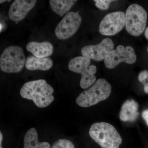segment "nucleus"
I'll list each match as a JSON object with an SVG mask.
<instances>
[{"instance_id":"nucleus-1","label":"nucleus","mask_w":148,"mask_h":148,"mask_svg":"<svg viewBox=\"0 0 148 148\" xmlns=\"http://www.w3.org/2000/svg\"><path fill=\"white\" fill-rule=\"evenodd\" d=\"M53 88L44 79L28 82L24 84L20 90L22 98L34 101L39 108H44L50 105L54 100Z\"/></svg>"},{"instance_id":"nucleus-2","label":"nucleus","mask_w":148,"mask_h":148,"mask_svg":"<svg viewBox=\"0 0 148 148\" xmlns=\"http://www.w3.org/2000/svg\"><path fill=\"white\" fill-rule=\"evenodd\" d=\"M89 134L102 148H120L122 143V138L115 127L105 122L93 123Z\"/></svg>"},{"instance_id":"nucleus-3","label":"nucleus","mask_w":148,"mask_h":148,"mask_svg":"<svg viewBox=\"0 0 148 148\" xmlns=\"http://www.w3.org/2000/svg\"><path fill=\"white\" fill-rule=\"evenodd\" d=\"M112 86L106 79H99L91 87L83 91L76 102L80 107L88 108L106 100L111 94Z\"/></svg>"},{"instance_id":"nucleus-4","label":"nucleus","mask_w":148,"mask_h":148,"mask_svg":"<svg viewBox=\"0 0 148 148\" xmlns=\"http://www.w3.org/2000/svg\"><path fill=\"white\" fill-rule=\"evenodd\" d=\"M147 13L143 7L133 4L128 7L125 14V27L130 34L137 37L145 30Z\"/></svg>"},{"instance_id":"nucleus-5","label":"nucleus","mask_w":148,"mask_h":148,"mask_svg":"<svg viewBox=\"0 0 148 148\" xmlns=\"http://www.w3.org/2000/svg\"><path fill=\"white\" fill-rule=\"evenodd\" d=\"M26 58L23 49L17 46L6 48L0 57V68L6 73H18L24 68Z\"/></svg>"},{"instance_id":"nucleus-6","label":"nucleus","mask_w":148,"mask_h":148,"mask_svg":"<svg viewBox=\"0 0 148 148\" xmlns=\"http://www.w3.org/2000/svg\"><path fill=\"white\" fill-rule=\"evenodd\" d=\"M90 60L85 56H78L72 58L69 61L68 68L70 71L81 74L80 85L83 89H86L94 84L96 77L97 67L90 65Z\"/></svg>"},{"instance_id":"nucleus-7","label":"nucleus","mask_w":148,"mask_h":148,"mask_svg":"<svg viewBox=\"0 0 148 148\" xmlns=\"http://www.w3.org/2000/svg\"><path fill=\"white\" fill-rule=\"evenodd\" d=\"M82 21L79 12H68L58 23L55 30L56 37L60 40H66L72 36L78 30Z\"/></svg>"},{"instance_id":"nucleus-8","label":"nucleus","mask_w":148,"mask_h":148,"mask_svg":"<svg viewBox=\"0 0 148 148\" xmlns=\"http://www.w3.org/2000/svg\"><path fill=\"white\" fill-rule=\"evenodd\" d=\"M137 60L135 50L131 46L125 47L119 45L116 49H113L104 59V63L108 69H112L116 67L120 63L134 64Z\"/></svg>"},{"instance_id":"nucleus-9","label":"nucleus","mask_w":148,"mask_h":148,"mask_svg":"<svg viewBox=\"0 0 148 148\" xmlns=\"http://www.w3.org/2000/svg\"><path fill=\"white\" fill-rule=\"evenodd\" d=\"M125 25V14L122 11L115 12L104 16L100 23L99 31L104 36H114L120 32Z\"/></svg>"},{"instance_id":"nucleus-10","label":"nucleus","mask_w":148,"mask_h":148,"mask_svg":"<svg viewBox=\"0 0 148 148\" xmlns=\"http://www.w3.org/2000/svg\"><path fill=\"white\" fill-rule=\"evenodd\" d=\"M113 42L110 38L104 39L96 45H86L81 49L82 56L95 61L104 60L107 55L113 49Z\"/></svg>"},{"instance_id":"nucleus-11","label":"nucleus","mask_w":148,"mask_h":148,"mask_svg":"<svg viewBox=\"0 0 148 148\" xmlns=\"http://www.w3.org/2000/svg\"><path fill=\"white\" fill-rule=\"evenodd\" d=\"M36 2L35 0H15L9 10L10 18L14 21H21L35 6Z\"/></svg>"},{"instance_id":"nucleus-12","label":"nucleus","mask_w":148,"mask_h":148,"mask_svg":"<svg viewBox=\"0 0 148 148\" xmlns=\"http://www.w3.org/2000/svg\"><path fill=\"white\" fill-rule=\"evenodd\" d=\"M26 47L28 51L38 58L48 57L52 54L53 51V45L48 42H31L27 44Z\"/></svg>"},{"instance_id":"nucleus-13","label":"nucleus","mask_w":148,"mask_h":148,"mask_svg":"<svg viewBox=\"0 0 148 148\" xmlns=\"http://www.w3.org/2000/svg\"><path fill=\"white\" fill-rule=\"evenodd\" d=\"M139 106L138 103L133 99L127 100L121 106L119 118L124 122L135 121L139 116Z\"/></svg>"},{"instance_id":"nucleus-14","label":"nucleus","mask_w":148,"mask_h":148,"mask_svg":"<svg viewBox=\"0 0 148 148\" xmlns=\"http://www.w3.org/2000/svg\"><path fill=\"white\" fill-rule=\"evenodd\" d=\"M53 65V61L49 57L38 58L30 56L26 59L25 66L29 71H47L51 69Z\"/></svg>"},{"instance_id":"nucleus-15","label":"nucleus","mask_w":148,"mask_h":148,"mask_svg":"<svg viewBox=\"0 0 148 148\" xmlns=\"http://www.w3.org/2000/svg\"><path fill=\"white\" fill-rule=\"evenodd\" d=\"M24 148H51L50 144L47 142H39L38 133L34 127L27 131L24 136Z\"/></svg>"},{"instance_id":"nucleus-16","label":"nucleus","mask_w":148,"mask_h":148,"mask_svg":"<svg viewBox=\"0 0 148 148\" xmlns=\"http://www.w3.org/2000/svg\"><path fill=\"white\" fill-rule=\"evenodd\" d=\"M77 1L74 0H50L49 4L52 10L61 17L69 11Z\"/></svg>"},{"instance_id":"nucleus-17","label":"nucleus","mask_w":148,"mask_h":148,"mask_svg":"<svg viewBox=\"0 0 148 148\" xmlns=\"http://www.w3.org/2000/svg\"><path fill=\"white\" fill-rule=\"evenodd\" d=\"M51 148H75L73 143L66 139H59L53 143Z\"/></svg>"},{"instance_id":"nucleus-18","label":"nucleus","mask_w":148,"mask_h":148,"mask_svg":"<svg viewBox=\"0 0 148 148\" xmlns=\"http://www.w3.org/2000/svg\"><path fill=\"white\" fill-rule=\"evenodd\" d=\"M114 1L111 0H95V6L101 10H107L109 8L110 5Z\"/></svg>"},{"instance_id":"nucleus-19","label":"nucleus","mask_w":148,"mask_h":148,"mask_svg":"<svg viewBox=\"0 0 148 148\" xmlns=\"http://www.w3.org/2000/svg\"><path fill=\"white\" fill-rule=\"evenodd\" d=\"M148 78V71L144 70L140 72L138 75V79L139 81L144 84Z\"/></svg>"},{"instance_id":"nucleus-20","label":"nucleus","mask_w":148,"mask_h":148,"mask_svg":"<svg viewBox=\"0 0 148 148\" xmlns=\"http://www.w3.org/2000/svg\"><path fill=\"white\" fill-rule=\"evenodd\" d=\"M142 116L143 119L145 121L146 123L148 125V109L143 111L142 113Z\"/></svg>"},{"instance_id":"nucleus-21","label":"nucleus","mask_w":148,"mask_h":148,"mask_svg":"<svg viewBox=\"0 0 148 148\" xmlns=\"http://www.w3.org/2000/svg\"><path fill=\"white\" fill-rule=\"evenodd\" d=\"M143 85L144 86V91H145L146 93L148 94V78L147 80H146V82Z\"/></svg>"},{"instance_id":"nucleus-22","label":"nucleus","mask_w":148,"mask_h":148,"mask_svg":"<svg viewBox=\"0 0 148 148\" xmlns=\"http://www.w3.org/2000/svg\"><path fill=\"white\" fill-rule=\"evenodd\" d=\"M3 139V136L1 132H0V148H3L2 146V143Z\"/></svg>"},{"instance_id":"nucleus-23","label":"nucleus","mask_w":148,"mask_h":148,"mask_svg":"<svg viewBox=\"0 0 148 148\" xmlns=\"http://www.w3.org/2000/svg\"><path fill=\"white\" fill-rule=\"evenodd\" d=\"M145 36L146 38L148 40V27L146 28L145 30Z\"/></svg>"},{"instance_id":"nucleus-24","label":"nucleus","mask_w":148,"mask_h":148,"mask_svg":"<svg viewBox=\"0 0 148 148\" xmlns=\"http://www.w3.org/2000/svg\"><path fill=\"white\" fill-rule=\"evenodd\" d=\"M6 1H5V0H4V1H3V0H1V1H0V3H2L5 2Z\"/></svg>"},{"instance_id":"nucleus-25","label":"nucleus","mask_w":148,"mask_h":148,"mask_svg":"<svg viewBox=\"0 0 148 148\" xmlns=\"http://www.w3.org/2000/svg\"><path fill=\"white\" fill-rule=\"evenodd\" d=\"M147 52H148V47H147Z\"/></svg>"},{"instance_id":"nucleus-26","label":"nucleus","mask_w":148,"mask_h":148,"mask_svg":"<svg viewBox=\"0 0 148 148\" xmlns=\"http://www.w3.org/2000/svg\"></svg>"}]
</instances>
